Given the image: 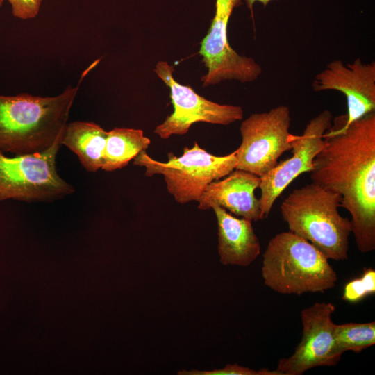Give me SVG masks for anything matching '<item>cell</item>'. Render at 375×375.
<instances>
[{"mask_svg": "<svg viewBox=\"0 0 375 375\" xmlns=\"http://www.w3.org/2000/svg\"><path fill=\"white\" fill-rule=\"evenodd\" d=\"M338 117L313 160L312 183L341 197L362 253L375 249V112L344 126Z\"/></svg>", "mask_w": 375, "mask_h": 375, "instance_id": "6da1fadb", "label": "cell"}, {"mask_svg": "<svg viewBox=\"0 0 375 375\" xmlns=\"http://www.w3.org/2000/svg\"><path fill=\"white\" fill-rule=\"evenodd\" d=\"M100 59L81 74L75 86L53 97L27 93L0 94V151L15 156L42 152L61 136L83 78Z\"/></svg>", "mask_w": 375, "mask_h": 375, "instance_id": "7a4b0ae2", "label": "cell"}, {"mask_svg": "<svg viewBox=\"0 0 375 375\" xmlns=\"http://www.w3.org/2000/svg\"><path fill=\"white\" fill-rule=\"evenodd\" d=\"M341 197L312 183L292 190L281 205L289 231L306 240L328 259L348 258L351 220L339 211Z\"/></svg>", "mask_w": 375, "mask_h": 375, "instance_id": "3957f363", "label": "cell"}, {"mask_svg": "<svg viewBox=\"0 0 375 375\" xmlns=\"http://www.w3.org/2000/svg\"><path fill=\"white\" fill-rule=\"evenodd\" d=\"M261 271L265 284L282 294L324 292L333 288L338 279L328 258L290 231L269 241Z\"/></svg>", "mask_w": 375, "mask_h": 375, "instance_id": "277c9868", "label": "cell"}, {"mask_svg": "<svg viewBox=\"0 0 375 375\" xmlns=\"http://www.w3.org/2000/svg\"><path fill=\"white\" fill-rule=\"evenodd\" d=\"M133 164L144 167L147 176L162 175L169 194L176 202L184 204L197 201L210 183L233 171L237 159L235 151L216 156L195 142L191 148L185 147L179 157L169 153L166 162L153 159L144 150L134 158Z\"/></svg>", "mask_w": 375, "mask_h": 375, "instance_id": "5b68a950", "label": "cell"}, {"mask_svg": "<svg viewBox=\"0 0 375 375\" xmlns=\"http://www.w3.org/2000/svg\"><path fill=\"white\" fill-rule=\"evenodd\" d=\"M61 136L42 152L11 158L0 151V201H51L74 192L56 169Z\"/></svg>", "mask_w": 375, "mask_h": 375, "instance_id": "8992f818", "label": "cell"}, {"mask_svg": "<svg viewBox=\"0 0 375 375\" xmlns=\"http://www.w3.org/2000/svg\"><path fill=\"white\" fill-rule=\"evenodd\" d=\"M291 120L290 110L285 105L243 120L240 127L242 142L235 151V169L260 177L273 169L282 154L292 150Z\"/></svg>", "mask_w": 375, "mask_h": 375, "instance_id": "52a82bcc", "label": "cell"}, {"mask_svg": "<svg viewBox=\"0 0 375 375\" xmlns=\"http://www.w3.org/2000/svg\"><path fill=\"white\" fill-rule=\"evenodd\" d=\"M240 3L241 0H216L214 17L199 51L207 68V73L201 78L203 87L225 81L251 83L262 73L258 62L239 54L228 42V22L234 8Z\"/></svg>", "mask_w": 375, "mask_h": 375, "instance_id": "ba28073f", "label": "cell"}, {"mask_svg": "<svg viewBox=\"0 0 375 375\" xmlns=\"http://www.w3.org/2000/svg\"><path fill=\"white\" fill-rule=\"evenodd\" d=\"M174 65L158 61L154 72L169 88L173 112L158 125L154 133L162 139L173 135H184L196 122L227 126L243 118L242 107L219 104L198 94L190 86L176 81L173 76Z\"/></svg>", "mask_w": 375, "mask_h": 375, "instance_id": "9c48e42d", "label": "cell"}, {"mask_svg": "<svg viewBox=\"0 0 375 375\" xmlns=\"http://www.w3.org/2000/svg\"><path fill=\"white\" fill-rule=\"evenodd\" d=\"M332 119L328 110L312 118L301 135L293 136L292 156L260 177L262 219L268 217L276 200L297 176L312 170L313 160L324 145V135L332 125Z\"/></svg>", "mask_w": 375, "mask_h": 375, "instance_id": "30bf717a", "label": "cell"}, {"mask_svg": "<svg viewBox=\"0 0 375 375\" xmlns=\"http://www.w3.org/2000/svg\"><path fill=\"white\" fill-rule=\"evenodd\" d=\"M332 303H315L301 312L302 338L294 353L278 362L279 375H301L319 366H334L338 362L333 353L335 324L331 316Z\"/></svg>", "mask_w": 375, "mask_h": 375, "instance_id": "8fae6325", "label": "cell"}, {"mask_svg": "<svg viewBox=\"0 0 375 375\" xmlns=\"http://www.w3.org/2000/svg\"><path fill=\"white\" fill-rule=\"evenodd\" d=\"M316 92L334 90L347 99L344 126L375 110V62L358 58L351 63L334 60L317 74L312 83Z\"/></svg>", "mask_w": 375, "mask_h": 375, "instance_id": "7c38bea8", "label": "cell"}, {"mask_svg": "<svg viewBox=\"0 0 375 375\" xmlns=\"http://www.w3.org/2000/svg\"><path fill=\"white\" fill-rule=\"evenodd\" d=\"M222 180L210 183L197 201L198 208L206 210L219 206L237 217L250 221L262 219L260 201L255 196L260 177L235 169Z\"/></svg>", "mask_w": 375, "mask_h": 375, "instance_id": "4fadbf2b", "label": "cell"}, {"mask_svg": "<svg viewBox=\"0 0 375 375\" xmlns=\"http://www.w3.org/2000/svg\"><path fill=\"white\" fill-rule=\"evenodd\" d=\"M218 226V253L224 265L247 267L260 255V241L253 230L252 222L238 218L219 206L212 208Z\"/></svg>", "mask_w": 375, "mask_h": 375, "instance_id": "5bb4252c", "label": "cell"}, {"mask_svg": "<svg viewBox=\"0 0 375 375\" xmlns=\"http://www.w3.org/2000/svg\"><path fill=\"white\" fill-rule=\"evenodd\" d=\"M108 132L94 122H72L65 127L61 144L77 155L86 171L96 172L103 164Z\"/></svg>", "mask_w": 375, "mask_h": 375, "instance_id": "9a60e30c", "label": "cell"}, {"mask_svg": "<svg viewBox=\"0 0 375 375\" xmlns=\"http://www.w3.org/2000/svg\"><path fill=\"white\" fill-rule=\"evenodd\" d=\"M150 144V139L140 129L113 128L108 132L101 169L112 172L126 167Z\"/></svg>", "mask_w": 375, "mask_h": 375, "instance_id": "2e32d148", "label": "cell"}, {"mask_svg": "<svg viewBox=\"0 0 375 375\" xmlns=\"http://www.w3.org/2000/svg\"><path fill=\"white\" fill-rule=\"evenodd\" d=\"M333 353L338 362L343 353L362 351L375 344V322L335 324Z\"/></svg>", "mask_w": 375, "mask_h": 375, "instance_id": "e0dca14e", "label": "cell"}, {"mask_svg": "<svg viewBox=\"0 0 375 375\" xmlns=\"http://www.w3.org/2000/svg\"><path fill=\"white\" fill-rule=\"evenodd\" d=\"M375 293V270L372 268L365 269L359 278L349 281L344 288L342 299L356 303L365 297Z\"/></svg>", "mask_w": 375, "mask_h": 375, "instance_id": "ac0fdd59", "label": "cell"}, {"mask_svg": "<svg viewBox=\"0 0 375 375\" xmlns=\"http://www.w3.org/2000/svg\"><path fill=\"white\" fill-rule=\"evenodd\" d=\"M181 375H279L276 371H269L262 368L256 371L247 367H243L237 364L227 365L222 369H216L210 371L182 370L178 372Z\"/></svg>", "mask_w": 375, "mask_h": 375, "instance_id": "d6986e66", "label": "cell"}, {"mask_svg": "<svg viewBox=\"0 0 375 375\" xmlns=\"http://www.w3.org/2000/svg\"><path fill=\"white\" fill-rule=\"evenodd\" d=\"M12 15L19 19L28 20L36 17L42 3L46 0H7Z\"/></svg>", "mask_w": 375, "mask_h": 375, "instance_id": "ffe728a7", "label": "cell"}, {"mask_svg": "<svg viewBox=\"0 0 375 375\" xmlns=\"http://www.w3.org/2000/svg\"><path fill=\"white\" fill-rule=\"evenodd\" d=\"M273 1H278V0H244L246 4H247V8H248L251 11H252L253 5H254L256 2H259V3H262L264 6H267L270 2Z\"/></svg>", "mask_w": 375, "mask_h": 375, "instance_id": "44dd1931", "label": "cell"}, {"mask_svg": "<svg viewBox=\"0 0 375 375\" xmlns=\"http://www.w3.org/2000/svg\"><path fill=\"white\" fill-rule=\"evenodd\" d=\"M4 1L5 0H0V9H1Z\"/></svg>", "mask_w": 375, "mask_h": 375, "instance_id": "7402d4cb", "label": "cell"}]
</instances>
